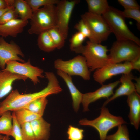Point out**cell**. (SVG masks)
I'll return each instance as SVG.
<instances>
[{
    "label": "cell",
    "mask_w": 140,
    "mask_h": 140,
    "mask_svg": "<svg viewBox=\"0 0 140 140\" xmlns=\"http://www.w3.org/2000/svg\"><path fill=\"white\" fill-rule=\"evenodd\" d=\"M120 83L119 80L107 85L103 84L100 88L93 92L83 94L81 103L83 107V111L89 110L88 106L91 103L102 98L108 99L114 94V89Z\"/></svg>",
    "instance_id": "4fadbf2b"
},
{
    "label": "cell",
    "mask_w": 140,
    "mask_h": 140,
    "mask_svg": "<svg viewBox=\"0 0 140 140\" xmlns=\"http://www.w3.org/2000/svg\"><path fill=\"white\" fill-rule=\"evenodd\" d=\"M86 38L83 34L78 31L73 35L69 40L70 50L74 52L81 47Z\"/></svg>",
    "instance_id": "f1b7e54d"
},
{
    "label": "cell",
    "mask_w": 140,
    "mask_h": 140,
    "mask_svg": "<svg viewBox=\"0 0 140 140\" xmlns=\"http://www.w3.org/2000/svg\"><path fill=\"white\" fill-rule=\"evenodd\" d=\"M8 7L6 0H0V10L5 9Z\"/></svg>",
    "instance_id": "f35d334b"
},
{
    "label": "cell",
    "mask_w": 140,
    "mask_h": 140,
    "mask_svg": "<svg viewBox=\"0 0 140 140\" xmlns=\"http://www.w3.org/2000/svg\"><path fill=\"white\" fill-rule=\"evenodd\" d=\"M30 6L33 13L41 6L50 5H56L59 0H25Z\"/></svg>",
    "instance_id": "f546056e"
},
{
    "label": "cell",
    "mask_w": 140,
    "mask_h": 140,
    "mask_svg": "<svg viewBox=\"0 0 140 140\" xmlns=\"http://www.w3.org/2000/svg\"><path fill=\"white\" fill-rule=\"evenodd\" d=\"M122 14L125 18H130L134 19L140 24V9H124L122 11Z\"/></svg>",
    "instance_id": "e575fe53"
},
{
    "label": "cell",
    "mask_w": 140,
    "mask_h": 140,
    "mask_svg": "<svg viewBox=\"0 0 140 140\" xmlns=\"http://www.w3.org/2000/svg\"><path fill=\"white\" fill-rule=\"evenodd\" d=\"M126 123L122 117L113 115L107 108L103 106L101 108L100 115L98 117L92 120L82 119L79 122L80 125L95 129L99 134L100 140H106L107 133L114 127Z\"/></svg>",
    "instance_id": "5b68a950"
},
{
    "label": "cell",
    "mask_w": 140,
    "mask_h": 140,
    "mask_svg": "<svg viewBox=\"0 0 140 140\" xmlns=\"http://www.w3.org/2000/svg\"><path fill=\"white\" fill-rule=\"evenodd\" d=\"M30 123L36 140H49L50 125L42 117Z\"/></svg>",
    "instance_id": "d6986e66"
},
{
    "label": "cell",
    "mask_w": 140,
    "mask_h": 140,
    "mask_svg": "<svg viewBox=\"0 0 140 140\" xmlns=\"http://www.w3.org/2000/svg\"><path fill=\"white\" fill-rule=\"evenodd\" d=\"M54 67L57 70L61 71L69 76L77 75L85 80L90 79V71L86 60L82 55H79L68 61L58 59L54 62Z\"/></svg>",
    "instance_id": "52a82bcc"
},
{
    "label": "cell",
    "mask_w": 140,
    "mask_h": 140,
    "mask_svg": "<svg viewBox=\"0 0 140 140\" xmlns=\"http://www.w3.org/2000/svg\"><path fill=\"white\" fill-rule=\"evenodd\" d=\"M84 130L72 125L68 129L67 133L69 140H82L84 137Z\"/></svg>",
    "instance_id": "4dcf8cb0"
},
{
    "label": "cell",
    "mask_w": 140,
    "mask_h": 140,
    "mask_svg": "<svg viewBox=\"0 0 140 140\" xmlns=\"http://www.w3.org/2000/svg\"><path fill=\"white\" fill-rule=\"evenodd\" d=\"M1 140H10L9 136L5 135Z\"/></svg>",
    "instance_id": "60d3db41"
},
{
    "label": "cell",
    "mask_w": 140,
    "mask_h": 140,
    "mask_svg": "<svg viewBox=\"0 0 140 140\" xmlns=\"http://www.w3.org/2000/svg\"><path fill=\"white\" fill-rule=\"evenodd\" d=\"M132 70L135 69L140 71V56L130 62Z\"/></svg>",
    "instance_id": "8d00e7d4"
},
{
    "label": "cell",
    "mask_w": 140,
    "mask_h": 140,
    "mask_svg": "<svg viewBox=\"0 0 140 140\" xmlns=\"http://www.w3.org/2000/svg\"><path fill=\"white\" fill-rule=\"evenodd\" d=\"M108 55L110 63L131 62L140 56V46L128 40H117L113 44Z\"/></svg>",
    "instance_id": "8992f818"
},
{
    "label": "cell",
    "mask_w": 140,
    "mask_h": 140,
    "mask_svg": "<svg viewBox=\"0 0 140 140\" xmlns=\"http://www.w3.org/2000/svg\"><path fill=\"white\" fill-rule=\"evenodd\" d=\"M109 50L107 46L89 40L86 42L85 45H82L74 52L81 54L85 57L88 67L91 72L110 63L107 54Z\"/></svg>",
    "instance_id": "277c9868"
},
{
    "label": "cell",
    "mask_w": 140,
    "mask_h": 140,
    "mask_svg": "<svg viewBox=\"0 0 140 140\" xmlns=\"http://www.w3.org/2000/svg\"><path fill=\"white\" fill-rule=\"evenodd\" d=\"M119 3L124 8L126 9H140V7L135 0H118Z\"/></svg>",
    "instance_id": "d590c367"
},
{
    "label": "cell",
    "mask_w": 140,
    "mask_h": 140,
    "mask_svg": "<svg viewBox=\"0 0 140 140\" xmlns=\"http://www.w3.org/2000/svg\"><path fill=\"white\" fill-rule=\"evenodd\" d=\"M47 97L44 96L37 98L23 108L42 116L48 102Z\"/></svg>",
    "instance_id": "d4e9b609"
},
{
    "label": "cell",
    "mask_w": 140,
    "mask_h": 140,
    "mask_svg": "<svg viewBox=\"0 0 140 140\" xmlns=\"http://www.w3.org/2000/svg\"><path fill=\"white\" fill-rule=\"evenodd\" d=\"M18 55L23 57L24 55L19 46L13 40L10 43L3 38L0 37V68L2 70L6 67V62L10 61H19L22 63L25 61Z\"/></svg>",
    "instance_id": "7c38bea8"
},
{
    "label": "cell",
    "mask_w": 140,
    "mask_h": 140,
    "mask_svg": "<svg viewBox=\"0 0 140 140\" xmlns=\"http://www.w3.org/2000/svg\"><path fill=\"white\" fill-rule=\"evenodd\" d=\"M45 73L48 81L46 87L38 92L27 94H20L17 89L12 91L0 103V116L6 111H14L23 108L37 98L61 92L62 89L54 73L50 72H45Z\"/></svg>",
    "instance_id": "6da1fadb"
},
{
    "label": "cell",
    "mask_w": 140,
    "mask_h": 140,
    "mask_svg": "<svg viewBox=\"0 0 140 140\" xmlns=\"http://www.w3.org/2000/svg\"><path fill=\"white\" fill-rule=\"evenodd\" d=\"M4 137V136H3L2 135L0 134V140H1Z\"/></svg>",
    "instance_id": "b9f144b4"
},
{
    "label": "cell",
    "mask_w": 140,
    "mask_h": 140,
    "mask_svg": "<svg viewBox=\"0 0 140 140\" xmlns=\"http://www.w3.org/2000/svg\"><path fill=\"white\" fill-rule=\"evenodd\" d=\"M81 17L90 29L97 43H100L107 40L112 33L102 15L87 12L82 14Z\"/></svg>",
    "instance_id": "ba28073f"
},
{
    "label": "cell",
    "mask_w": 140,
    "mask_h": 140,
    "mask_svg": "<svg viewBox=\"0 0 140 140\" xmlns=\"http://www.w3.org/2000/svg\"><path fill=\"white\" fill-rule=\"evenodd\" d=\"M74 28L88 38L89 41L97 43L90 29L82 19H81L76 23Z\"/></svg>",
    "instance_id": "83f0119b"
},
{
    "label": "cell",
    "mask_w": 140,
    "mask_h": 140,
    "mask_svg": "<svg viewBox=\"0 0 140 140\" xmlns=\"http://www.w3.org/2000/svg\"><path fill=\"white\" fill-rule=\"evenodd\" d=\"M15 11L23 20L31 19L33 15L32 9L25 0H14L13 4Z\"/></svg>",
    "instance_id": "ffe728a7"
},
{
    "label": "cell",
    "mask_w": 140,
    "mask_h": 140,
    "mask_svg": "<svg viewBox=\"0 0 140 140\" xmlns=\"http://www.w3.org/2000/svg\"><path fill=\"white\" fill-rule=\"evenodd\" d=\"M27 78L23 75L2 70L0 71V99L10 93L12 88V85L15 81L22 80L25 81Z\"/></svg>",
    "instance_id": "9a60e30c"
},
{
    "label": "cell",
    "mask_w": 140,
    "mask_h": 140,
    "mask_svg": "<svg viewBox=\"0 0 140 140\" xmlns=\"http://www.w3.org/2000/svg\"><path fill=\"white\" fill-rule=\"evenodd\" d=\"M132 70L130 62L109 63L95 70L93 77L95 81L102 85L106 80L113 76L120 74L130 73Z\"/></svg>",
    "instance_id": "9c48e42d"
},
{
    "label": "cell",
    "mask_w": 140,
    "mask_h": 140,
    "mask_svg": "<svg viewBox=\"0 0 140 140\" xmlns=\"http://www.w3.org/2000/svg\"><path fill=\"white\" fill-rule=\"evenodd\" d=\"M11 6L8 7L4 9L0 10V18L4 12L9 9Z\"/></svg>",
    "instance_id": "ab89813d"
},
{
    "label": "cell",
    "mask_w": 140,
    "mask_h": 140,
    "mask_svg": "<svg viewBox=\"0 0 140 140\" xmlns=\"http://www.w3.org/2000/svg\"><path fill=\"white\" fill-rule=\"evenodd\" d=\"M30 27L28 30L30 34L39 35L57 26V8L55 5H47L33 13Z\"/></svg>",
    "instance_id": "3957f363"
},
{
    "label": "cell",
    "mask_w": 140,
    "mask_h": 140,
    "mask_svg": "<svg viewBox=\"0 0 140 140\" xmlns=\"http://www.w3.org/2000/svg\"><path fill=\"white\" fill-rule=\"evenodd\" d=\"M10 111L4 113L0 117V134L11 136L13 130L12 115Z\"/></svg>",
    "instance_id": "603a6c76"
},
{
    "label": "cell",
    "mask_w": 140,
    "mask_h": 140,
    "mask_svg": "<svg viewBox=\"0 0 140 140\" xmlns=\"http://www.w3.org/2000/svg\"><path fill=\"white\" fill-rule=\"evenodd\" d=\"M37 41L39 47L44 51L50 52L56 48L55 44L48 31L44 32L39 34Z\"/></svg>",
    "instance_id": "7402d4cb"
},
{
    "label": "cell",
    "mask_w": 140,
    "mask_h": 140,
    "mask_svg": "<svg viewBox=\"0 0 140 140\" xmlns=\"http://www.w3.org/2000/svg\"><path fill=\"white\" fill-rule=\"evenodd\" d=\"M88 12L94 14L102 15L109 6L106 0H86Z\"/></svg>",
    "instance_id": "44dd1931"
},
{
    "label": "cell",
    "mask_w": 140,
    "mask_h": 140,
    "mask_svg": "<svg viewBox=\"0 0 140 140\" xmlns=\"http://www.w3.org/2000/svg\"><path fill=\"white\" fill-rule=\"evenodd\" d=\"M13 118V130L11 136L15 140H23L21 125L18 123L13 112L12 113Z\"/></svg>",
    "instance_id": "836d02e7"
},
{
    "label": "cell",
    "mask_w": 140,
    "mask_h": 140,
    "mask_svg": "<svg viewBox=\"0 0 140 140\" xmlns=\"http://www.w3.org/2000/svg\"><path fill=\"white\" fill-rule=\"evenodd\" d=\"M102 16L117 40H131L140 46V39L129 29L122 11L109 6Z\"/></svg>",
    "instance_id": "7a4b0ae2"
},
{
    "label": "cell",
    "mask_w": 140,
    "mask_h": 140,
    "mask_svg": "<svg viewBox=\"0 0 140 140\" xmlns=\"http://www.w3.org/2000/svg\"><path fill=\"white\" fill-rule=\"evenodd\" d=\"M3 70L26 76L30 79L34 85L40 82L39 77H44L42 75L43 70L32 65L30 59L24 63L15 61H9L6 62L5 68Z\"/></svg>",
    "instance_id": "8fae6325"
},
{
    "label": "cell",
    "mask_w": 140,
    "mask_h": 140,
    "mask_svg": "<svg viewBox=\"0 0 140 140\" xmlns=\"http://www.w3.org/2000/svg\"><path fill=\"white\" fill-rule=\"evenodd\" d=\"M23 140H36L30 123L21 125Z\"/></svg>",
    "instance_id": "1f68e13d"
},
{
    "label": "cell",
    "mask_w": 140,
    "mask_h": 140,
    "mask_svg": "<svg viewBox=\"0 0 140 140\" xmlns=\"http://www.w3.org/2000/svg\"><path fill=\"white\" fill-rule=\"evenodd\" d=\"M49 33L56 46L60 49L64 46L65 39L59 29L56 26L47 31Z\"/></svg>",
    "instance_id": "484cf974"
},
{
    "label": "cell",
    "mask_w": 140,
    "mask_h": 140,
    "mask_svg": "<svg viewBox=\"0 0 140 140\" xmlns=\"http://www.w3.org/2000/svg\"><path fill=\"white\" fill-rule=\"evenodd\" d=\"M136 81V83L134 84L136 91L138 94L140 93V78H134Z\"/></svg>",
    "instance_id": "74e56055"
},
{
    "label": "cell",
    "mask_w": 140,
    "mask_h": 140,
    "mask_svg": "<svg viewBox=\"0 0 140 140\" xmlns=\"http://www.w3.org/2000/svg\"><path fill=\"white\" fill-rule=\"evenodd\" d=\"M16 119L20 125L32 121L41 116L24 108H22L13 111Z\"/></svg>",
    "instance_id": "cb8c5ba5"
},
{
    "label": "cell",
    "mask_w": 140,
    "mask_h": 140,
    "mask_svg": "<svg viewBox=\"0 0 140 140\" xmlns=\"http://www.w3.org/2000/svg\"><path fill=\"white\" fill-rule=\"evenodd\" d=\"M107 140H130L128 129L125 125L118 126L117 131L113 134L107 135Z\"/></svg>",
    "instance_id": "4316f807"
},
{
    "label": "cell",
    "mask_w": 140,
    "mask_h": 140,
    "mask_svg": "<svg viewBox=\"0 0 140 140\" xmlns=\"http://www.w3.org/2000/svg\"><path fill=\"white\" fill-rule=\"evenodd\" d=\"M19 15L15 11L13 6L4 12L0 18V25H3L13 19H18Z\"/></svg>",
    "instance_id": "d6a6232c"
},
{
    "label": "cell",
    "mask_w": 140,
    "mask_h": 140,
    "mask_svg": "<svg viewBox=\"0 0 140 140\" xmlns=\"http://www.w3.org/2000/svg\"><path fill=\"white\" fill-rule=\"evenodd\" d=\"M79 0H59L56 5L57 22V26L67 39L68 34L69 24L73 10L79 3Z\"/></svg>",
    "instance_id": "30bf717a"
},
{
    "label": "cell",
    "mask_w": 140,
    "mask_h": 140,
    "mask_svg": "<svg viewBox=\"0 0 140 140\" xmlns=\"http://www.w3.org/2000/svg\"><path fill=\"white\" fill-rule=\"evenodd\" d=\"M57 75L61 77L65 82L70 93L72 100V105L74 111H78L81 103L83 94L80 92L73 84L71 76L60 70H57Z\"/></svg>",
    "instance_id": "ac0fdd59"
},
{
    "label": "cell",
    "mask_w": 140,
    "mask_h": 140,
    "mask_svg": "<svg viewBox=\"0 0 140 140\" xmlns=\"http://www.w3.org/2000/svg\"><path fill=\"white\" fill-rule=\"evenodd\" d=\"M28 23V20L18 18L0 25V36L3 38L9 36L15 37L18 34L23 32L24 28Z\"/></svg>",
    "instance_id": "e0dca14e"
},
{
    "label": "cell",
    "mask_w": 140,
    "mask_h": 140,
    "mask_svg": "<svg viewBox=\"0 0 140 140\" xmlns=\"http://www.w3.org/2000/svg\"><path fill=\"white\" fill-rule=\"evenodd\" d=\"M127 102L130 108L128 118L130 123L138 129L140 123V96L136 91L127 96Z\"/></svg>",
    "instance_id": "2e32d148"
},
{
    "label": "cell",
    "mask_w": 140,
    "mask_h": 140,
    "mask_svg": "<svg viewBox=\"0 0 140 140\" xmlns=\"http://www.w3.org/2000/svg\"><path fill=\"white\" fill-rule=\"evenodd\" d=\"M134 78L131 72L122 74L119 80L121 85L112 96L104 102L102 106L105 107L109 102L117 97L124 95L128 96L136 91L134 84L132 81Z\"/></svg>",
    "instance_id": "5bb4252c"
}]
</instances>
